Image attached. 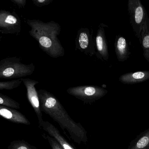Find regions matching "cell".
<instances>
[{
	"mask_svg": "<svg viewBox=\"0 0 149 149\" xmlns=\"http://www.w3.org/2000/svg\"><path fill=\"white\" fill-rule=\"evenodd\" d=\"M38 94L42 111L56 122L64 132H67L75 143L86 144L88 141L87 131L80 123H76L71 118L59 100L44 89H40Z\"/></svg>",
	"mask_w": 149,
	"mask_h": 149,
	"instance_id": "6da1fadb",
	"label": "cell"
},
{
	"mask_svg": "<svg viewBox=\"0 0 149 149\" xmlns=\"http://www.w3.org/2000/svg\"><path fill=\"white\" fill-rule=\"evenodd\" d=\"M31 28L30 36L36 40L40 48L53 58L63 57L65 50L58 36L61 31V25L54 21L43 22L39 19H26Z\"/></svg>",
	"mask_w": 149,
	"mask_h": 149,
	"instance_id": "7a4b0ae2",
	"label": "cell"
},
{
	"mask_svg": "<svg viewBox=\"0 0 149 149\" xmlns=\"http://www.w3.org/2000/svg\"><path fill=\"white\" fill-rule=\"evenodd\" d=\"M22 59L17 56L8 57L0 61V78H22L31 75L35 70L33 63L26 64L22 62Z\"/></svg>",
	"mask_w": 149,
	"mask_h": 149,
	"instance_id": "3957f363",
	"label": "cell"
},
{
	"mask_svg": "<svg viewBox=\"0 0 149 149\" xmlns=\"http://www.w3.org/2000/svg\"><path fill=\"white\" fill-rule=\"evenodd\" d=\"M127 7L130 24L140 43L142 27L148 17L146 9L140 0H129Z\"/></svg>",
	"mask_w": 149,
	"mask_h": 149,
	"instance_id": "277c9868",
	"label": "cell"
},
{
	"mask_svg": "<svg viewBox=\"0 0 149 149\" xmlns=\"http://www.w3.org/2000/svg\"><path fill=\"white\" fill-rule=\"evenodd\" d=\"M67 92L84 103L91 104L104 96L108 91L99 86L83 85L70 87Z\"/></svg>",
	"mask_w": 149,
	"mask_h": 149,
	"instance_id": "5b68a950",
	"label": "cell"
},
{
	"mask_svg": "<svg viewBox=\"0 0 149 149\" xmlns=\"http://www.w3.org/2000/svg\"><path fill=\"white\" fill-rule=\"evenodd\" d=\"M21 31V20L15 11H0V32L1 34L18 36Z\"/></svg>",
	"mask_w": 149,
	"mask_h": 149,
	"instance_id": "8992f818",
	"label": "cell"
},
{
	"mask_svg": "<svg viewBox=\"0 0 149 149\" xmlns=\"http://www.w3.org/2000/svg\"><path fill=\"white\" fill-rule=\"evenodd\" d=\"M75 50H79L88 56L95 55V42L93 38V32L88 28L78 29L75 38Z\"/></svg>",
	"mask_w": 149,
	"mask_h": 149,
	"instance_id": "52a82bcc",
	"label": "cell"
},
{
	"mask_svg": "<svg viewBox=\"0 0 149 149\" xmlns=\"http://www.w3.org/2000/svg\"><path fill=\"white\" fill-rule=\"evenodd\" d=\"M22 82L26 89L28 100L37 116L39 126L40 127L44 120L42 118L38 91H37L35 87L39 82L29 78H22Z\"/></svg>",
	"mask_w": 149,
	"mask_h": 149,
	"instance_id": "ba28073f",
	"label": "cell"
},
{
	"mask_svg": "<svg viewBox=\"0 0 149 149\" xmlns=\"http://www.w3.org/2000/svg\"><path fill=\"white\" fill-rule=\"evenodd\" d=\"M108 27L104 23H100L95 38L96 56L99 60L106 61L109 59L108 42L105 33V29Z\"/></svg>",
	"mask_w": 149,
	"mask_h": 149,
	"instance_id": "9c48e42d",
	"label": "cell"
},
{
	"mask_svg": "<svg viewBox=\"0 0 149 149\" xmlns=\"http://www.w3.org/2000/svg\"><path fill=\"white\" fill-rule=\"evenodd\" d=\"M0 115L3 118L15 123L26 125L31 124L30 121L27 118L26 116L15 109L7 108L0 105Z\"/></svg>",
	"mask_w": 149,
	"mask_h": 149,
	"instance_id": "30bf717a",
	"label": "cell"
},
{
	"mask_svg": "<svg viewBox=\"0 0 149 149\" xmlns=\"http://www.w3.org/2000/svg\"><path fill=\"white\" fill-rule=\"evenodd\" d=\"M41 128L55 139L63 149H75L60 133L59 130L48 121H43Z\"/></svg>",
	"mask_w": 149,
	"mask_h": 149,
	"instance_id": "8fae6325",
	"label": "cell"
},
{
	"mask_svg": "<svg viewBox=\"0 0 149 149\" xmlns=\"http://www.w3.org/2000/svg\"><path fill=\"white\" fill-rule=\"evenodd\" d=\"M115 52L118 61L124 62L128 60L131 55L129 44L125 38L119 35L116 36L114 43Z\"/></svg>",
	"mask_w": 149,
	"mask_h": 149,
	"instance_id": "7c38bea8",
	"label": "cell"
},
{
	"mask_svg": "<svg viewBox=\"0 0 149 149\" xmlns=\"http://www.w3.org/2000/svg\"><path fill=\"white\" fill-rule=\"evenodd\" d=\"M149 80V70L126 73L120 76L119 81L125 84H134L146 81Z\"/></svg>",
	"mask_w": 149,
	"mask_h": 149,
	"instance_id": "4fadbf2b",
	"label": "cell"
},
{
	"mask_svg": "<svg viewBox=\"0 0 149 149\" xmlns=\"http://www.w3.org/2000/svg\"><path fill=\"white\" fill-rule=\"evenodd\" d=\"M128 149H149V128L132 141Z\"/></svg>",
	"mask_w": 149,
	"mask_h": 149,
	"instance_id": "5bb4252c",
	"label": "cell"
},
{
	"mask_svg": "<svg viewBox=\"0 0 149 149\" xmlns=\"http://www.w3.org/2000/svg\"><path fill=\"white\" fill-rule=\"evenodd\" d=\"M143 51V56L146 60L149 57V18L147 17L143 25L140 42Z\"/></svg>",
	"mask_w": 149,
	"mask_h": 149,
	"instance_id": "9a60e30c",
	"label": "cell"
},
{
	"mask_svg": "<svg viewBox=\"0 0 149 149\" xmlns=\"http://www.w3.org/2000/svg\"><path fill=\"white\" fill-rule=\"evenodd\" d=\"M0 105L13 109H19V103L8 96L0 93Z\"/></svg>",
	"mask_w": 149,
	"mask_h": 149,
	"instance_id": "2e32d148",
	"label": "cell"
},
{
	"mask_svg": "<svg viewBox=\"0 0 149 149\" xmlns=\"http://www.w3.org/2000/svg\"><path fill=\"white\" fill-rule=\"evenodd\" d=\"M8 149H38L36 146L23 140H14L10 143Z\"/></svg>",
	"mask_w": 149,
	"mask_h": 149,
	"instance_id": "e0dca14e",
	"label": "cell"
},
{
	"mask_svg": "<svg viewBox=\"0 0 149 149\" xmlns=\"http://www.w3.org/2000/svg\"><path fill=\"white\" fill-rule=\"evenodd\" d=\"M22 78L6 81L0 82V90H11L18 88L21 84Z\"/></svg>",
	"mask_w": 149,
	"mask_h": 149,
	"instance_id": "ac0fdd59",
	"label": "cell"
},
{
	"mask_svg": "<svg viewBox=\"0 0 149 149\" xmlns=\"http://www.w3.org/2000/svg\"><path fill=\"white\" fill-rule=\"evenodd\" d=\"M42 136L47 139L51 149H63L61 144L53 137L45 134H43Z\"/></svg>",
	"mask_w": 149,
	"mask_h": 149,
	"instance_id": "d6986e66",
	"label": "cell"
},
{
	"mask_svg": "<svg viewBox=\"0 0 149 149\" xmlns=\"http://www.w3.org/2000/svg\"><path fill=\"white\" fill-rule=\"evenodd\" d=\"M53 1V0H33L34 5L37 7L40 8L50 5Z\"/></svg>",
	"mask_w": 149,
	"mask_h": 149,
	"instance_id": "ffe728a7",
	"label": "cell"
},
{
	"mask_svg": "<svg viewBox=\"0 0 149 149\" xmlns=\"http://www.w3.org/2000/svg\"><path fill=\"white\" fill-rule=\"evenodd\" d=\"M11 1L20 8H24L26 4V0H11Z\"/></svg>",
	"mask_w": 149,
	"mask_h": 149,
	"instance_id": "44dd1931",
	"label": "cell"
},
{
	"mask_svg": "<svg viewBox=\"0 0 149 149\" xmlns=\"http://www.w3.org/2000/svg\"><path fill=\"white\" fill-rule=\"evenodd\" d=\"M147 61L149 62V58H148V60H147Z\"/></svg>",
	"mask_w": 149,
	"mask_h": 149,
	"instance_id": "7402d4cb",
	"label": "cell"
}]
</instances>
